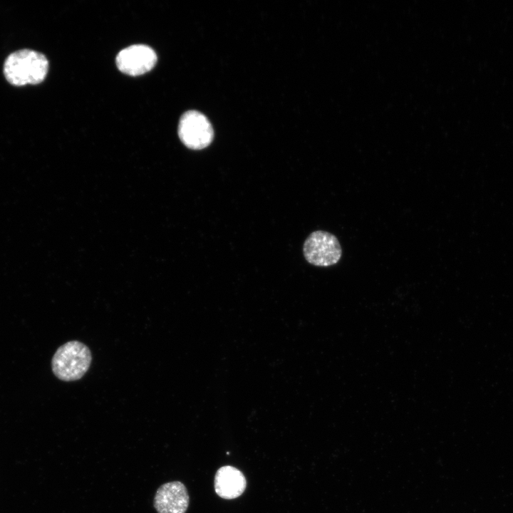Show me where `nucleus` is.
Returning <instances> with one entry per match:
<instances>
[{"mask_svg": "<svg viewBox=\"0 0 513 513\" xmlns=\"http://www.w3.org/2000/svg\"><path fill=\"white\" fill-rule=\"evenodd\" d=\"M92 356L90 349L82 342L68 341L54 353L51 365L54 375L63 381L81 379L88 371Z\"/></svg>", "mask_w": 513, "mask_h": 513, "instance_id": "f03ea898", "label": "nucleus"}, {"mask_svg": "<svg viewBox=\"0 0 513 513\" xmlns=\"http://www.w3.org/2000/svg\"><path fill=\"white\" fill-rule=\"evenodd\" d=\"M118 68L125 74L136 76L150 71L157 62V55L148 46L137 44L121 50L115 58Z\"/></svg>", "mask_w": 513, "mask_h": 513, "instance_id": "39448f33", "label": "nucleus"}, {"mask_svg": "<svg viewBox=\"0 0 513 513\" xmlns=\"http://www.w3.org/2000/svg\"><path fill=\"white\" fill-rule=\"evenodd\" d=\"M48 61L41 53L22 49L11 53L4 64V74L11 84L22 86L38 84L46 78Z\"/></svg>", "mask_w": 513, "mask_h": 513, "instance_id": "f257e3e1", "label": "nucleus"}, {"mask_svg": "<svg viewBox=\"0 0 513 513\" xmlns=\"http://www.w3.org/2000/svg\"><path fill=\"white\" fill-rule=\"evenodd\" d=\"M306 260L317 266H330L339 261L342 249L335 235L326 231L312 232L303 247Z\"/></svg>", "mask_w": 513, "mask_h": 513, "instance_id": "7ed1b4c3", "label": "nucleus"}, {"mask_svg": "<svg viewBox=\"0 0 513 513\" xmlns=\"http://www.w3.org/2000/svg\"><path fill=\"white\" fill-rule=\"evenodd\" d=\"M247 481L243 473L237 468L226 465L220 467L214 477L215 492L225 499H233L243 494Z\"/></svg>", "mask_w": 513, "mask_h": 513, "instance_id": "0eeeda50", "label": "nucleus"}, {"mask_svg": "<svg viewBox=\"0 0 513 513\" xmlns=\"http://www.w3.org/2000/svg\"><path fill=\"white\" fill-rule=\"evenodd\" d=\"M189 494L180 481L162 484L154 497V507L157 513H185L189 506Z\"/></svg>", "mask_w": 513, "mask_h": 513, "instance_id": "423d86ee", "label": "nucleus"}, {"mask_svg": "<svg viewBox=\"0 0 513 513\" xmlns=\"http://www.w3.org/2000/svg\"><path fill=\"white\" fill-rule=\"evenodd\" d=\"M178 135L188 148L201 150L211 144L214 132L211 123L202 113L189 110L180 119Z\"/></svg>", "mask_w": 513, "mask_h": 513, "instance_id": "20e7f679", "label": "nucleus"}]
</instances>
